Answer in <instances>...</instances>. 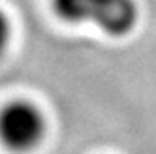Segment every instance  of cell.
<instances>
[{
	"instance_id": "cell-1",
	"label": "cell",
	"mask_w": 156,
	"mask_h": 154,
	"mask_svg": "<svg viewBox=\"0 0 156 154\" xmlns=\"http://www.w3.org/2000/svg\"><path fill=\"white\" fill-rule=\"evenodd\" d=\"M51 3L63 20L93 23L111 36L131 33L140 17L135 0H51Z\"/></svg>"
},
{
	"instance_id": "cell-2",
	"label": "cell",
	"mask_w": 156,
	"mask_h": 154,
	"mask_svg": "<svg viewBox=\"0 0 156 154\" xmlns=\"http://www.w3.org/2000/svg\"><path fill=\"white\" fill-rule=\"evenodd\" d=\"M42 111L28 101H13L0 111V141L15 152L35 149L45 136Z\"/></svg>"
},
{
	"instance_id": "cell-3",
	"label": "cell",
	"mask_w": 156,
	"mask_h": 154,
	"mask_svg": "<svg viewBox=\"0 0 156 154\" xmlns=\"http://www.w3.org/2000/svg\"><path fill=\"white\" fill-rule=\"evenodd\" d=\"M10 36H12V30H10V22L7 15L0 10V56L3 55V51L9 48Z\"/></svg>"
}]
</instances>
